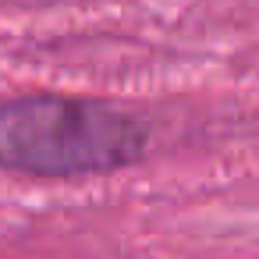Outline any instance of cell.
<instances>
[{"label": "cell", "instance_id": "cell-1", "mask_svg": "<svg viewBox=\"0 0 259 259\" xmlns=\"http://www.w3.org/2000/svg\"><path fill=\"white\" fill-rule=\"evenodd\" d=\"M142 146V128L107 103L71 96H25L0 107V167L22 174H103L135 163Z\"/></svg>", "mask_w": 259, "mask_h": 259}]
</instances>
